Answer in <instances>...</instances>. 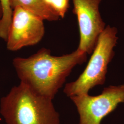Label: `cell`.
<instances>
[{
  "instance_id": "10",
  "label": "cell",
  "mask_w": 124,
  "mask_h": 124,
  "mask_svg": "<svg viewBox=\"0 0 124 124\" xmlns=\"http://www.w3.org/2000/svg\"><path fill=\"white\" fill-rule=\"evenodd\" d=\"M2 8L0 3V19L2 17Z\"/></svg>"
},
{
  "instance_id": "3",
  "label": "cell",
  "mask_w": 124,
  "mask_h": 124,
  "mask_svg": "<svg viewBox=\"0 0 124 124\" xmlns=\"http://www.w3.org/2000/svg\"><path fill=\"white\" fill-rule=\"evenodd\" d=\"M118 30L107 25L93 50L88 64L83 73L75 81L66 85L63 92L68 97L88 94L97 85L103 84L108 65L114 56V49L117 43Z\"/></svg>"
},
{
  "instance_id": "2",
  "label": "cell",
  "mask_w": 124,
  "mask_h": 124,
  "mask_svg": "<svg viewBox=\"0 0 124 124\" xmlns=\"http://www.w3.org/2000/svg\"><path fill=\"white\" fill-rule=\"evenodd\" d=\"M52 100L20 83L1 98L0 113L7 124H59Z\"/></svg>"
},
{
  "instance_id": "9",
  "label": "cell",
  "mask_w": 124,
  "mask_h": 124,
  "mask_svg": "<svg viewBox=\"0 0 124 124\" xmlns=\"http://www.w3.org/2000/svg\"><path fill=\"white\" fill-rule=\"evenodd\" d=\"M59 18H64L70 8V0H42Z\"/></svg>"
},
{
  "instance_id": "4",
  "label": "cell",
  "mask_w": 124,
  "mask_h": 124,
  "mask_svg": "<svg viewBox=\"0 0 124 124\" xmlns=\"http://www.w3.org/2000/svg\"><path fill=\"white\" fill-rule=\"evenodd\" d=\"M70 98L80 115L79 124H100L119 103L124 102V85L110 86L97 96L87 94Z\"/></svg>"
},
{
  "instance_id": "7",
  "label": "cell",
  "mask_w": 124,
  "mask_h": 124,
  "mask_svg": "<svg viewBox=\"0 0 124 124\" xmlns=\"http://www.w3.org/2000/svg\"><path fill=\"white\" fill-rule=\"evenodd\" d=\"M10 3L12 9L16 7H20L43 21H55L59 18L42 0H10Z\"/></svg>"
},
{
  "instance_id": "8",
  "label": "cell",
  "mask_w": 124,
  "mask_h": 124,
  "mask_svg": "<svg viewBox=\"0 0 124 124\" xmlns=\"http://www.w3.org/2000/svg\"><path fill=\"white\" fill-rule=\"evenodd\" d=\"M0 3L2 11V17L0 19V38L6 41L12 23L13 9L10 0H0Z\"/></svg>"
},
{
  "instance_id": "5",
  "label": "cell",
  "mask_w": 124,
  "mask_h": 124,
  "mask_svg": "<svg viewBox=\"0 0 124 124\" xmlns=\"http://www.w3.org/2000/svg\"><path fill=\"white\" fill-rule=\"evenodd\" d=\"M102 1L72 0L80 33L77 49L87 54L93 53L99 36L107 26L100 11Z\"/></svg>"
},
{
  "instance_id": "6",
  "label": "cell",
  "mask_w": 124,
  "mask_h": 124,
  "mask_svg": "<svg viewBox=\"0 0 124 124\" xmlns=\"http://www.w3.org/2000/svg\"><path fill=\"white\" fill-rule=\"evenodd\" d=\"M44 21L20 7L13 9L7 42L8 49L17 51L38 44L44 36Z\"/></svg>"
},
{
  "instance_id": "1",
  "label": "cell",
  "mask_w": 124,
  "mask_h": 124,
  "mask_svg": "<svg viewBox=\"0 0 124 124\" xmlns=\"http://www.w3.org/2000/svg\"><path fill=\"white\" fill-rule=\"evenodd\" d=\"M86 59L87 54L79 49L55 56L49 49L42 48L28 58H14L13 64L20 83L53 100L73 69Z\"/></svg>"
}]
</instances>
